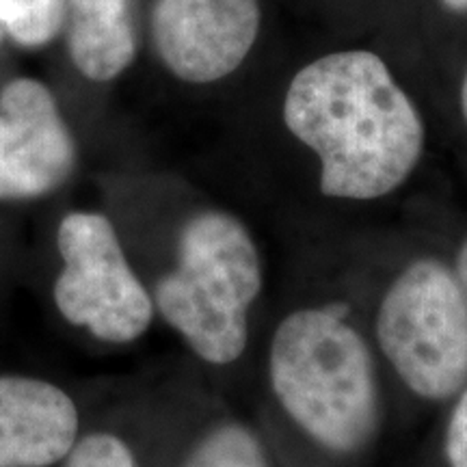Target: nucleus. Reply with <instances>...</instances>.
I'll use <instances>...</instances> for the list:
<instances>
[{
  "instance_id": "f03ea898",
  "label": "nucleus",
  "mask_w": 467,
  "mask_h": 467,
  "mask_svg": "<svg viewBox=\"0 0 467 467\" xmlns=\"http://www.w3.org/2000/svg\"><path fill=\"white\" fill-rule=\"evenodd\" d=\"M271 383L290 418L325 446L355 451L375 431L372 358L358 331L334 312L301 309L277 327Z\"/></svg>"
},
{
  "instance_id": "f257e3e1",
  "label": "nucleus",
  "mask_w": 467,
  "mask_h": 467,
  "mask_svg": "<svg viewBox=\"0 0 467 467\" xmlns=\"http://www.w3.org/2000/svg\"><path fill=\"white\" fill-rule=\"evenodd\" d=\"M284 119L320 156V191L329 197L389 195L422 156V117L375 52H334L303 67L285 93Z\"/></svg>"
},
{
  "instance_id": "39448f33",
  "label": "nucleus",
  "mask_w": 467,
  "mask_h": 467,
  "mask_svg": "<svg viewBox=\"0 0 467 467\" xmlns=\"http://www.w3.org/2000/svg\"><path fill=\"white\" fill-rule=\"evenodd\" d=\"M63 273L55 284L58 312L107 342H130L145 334L154 303L128 265L110 221L96 213H72L58 225Z\"/></svg>"
},
{
  "instance_id": "dca6fc26",
  "label": "nucleus",
  "mask_w": 467,
  "mask_h": 467,
  "mask_svg": "<svg viewBox=\"0 0 467 467\" xmlns=\"http://www.w3.org/2000/svg\"><path fill=\"white\" fill-rule=\"evenodd\" d=\"M461 109H463L465 121H467V74H465V80H463V89H461Z\"/></svg>"
},
{
  "instance_id": "1a4fd4ad",
  "label": "nucleus",
  "mask_w": 467,
  "mask_h": 467,
  "mask_svg": "<svg viewBox=\"0 0 467 467\" xmlns=\"http://www.w3.org/2000/svg\"><path fill=\"white\" fill-rule=\"evenodd\" d=\"M69 9V57L87 78L107 83L137 55L132 0H66Z\"/></svg>"
},
{
  "instance_id": "6e6552de",
  "label": "nucleus",
  "mask_w": 467,
  "mask_h": 467,
  "mask_svg": "<svg viewBox=\"0 0 467 467\" xmlns=\"http://www.w3.org/2000/svg\"><path fill=\"white\" fill-rule=\"evenodd\" d=\"M78 413L57 385L0 377V467H46L72 451Z\"/></svg>"
},
{
  "instance_id": "2eb2a0df",
  "label": "nucleus",
  "mask_w": 467,
  "mask_h": 467,
  "mask_svg": "<svg viewBox=\"0 0 467 467\" xmlns=\"http://www.w3.org/2000/svg\"><path fill=\"white\" fill-rule=\"evenodd\" d=\"M441 3L452 11H467V0H441Z\"/></svg>"
},
{
  "instance_id": "ddd939ff",
  "label": "nucleus",
  "mask_w": 467,
  "mask_h": 467,
  "mask_svg": "<svg viewBox=\"0 0 467 467\" xmlns=\"http://www.w3.org/2000/svg\"><path fill=\"white\" fill-rule=\"evenodd\" d=\"M448 459L452 467H467V389L454 409L448 429Z\"/></svg>"
},
{
  "instance_id": "9b49d317",
  "label": "nucleus",
  "mask_w": 467,
  "mask_h": 467,
  "mask_svg": "<svg viewBox=\"0 0 467 467\" xmlns=\"http://www.w3.org/2000/svg\"><path fill=\"white\" fill-rule=\"evenodd\" d=\"M184 467H266V461L247 429L223 426L202 441Z\"/></svg>"
},
{
  "instance_id": "20e7f679",
  "label": "nucleus",
  "mask_w": 467,
  "mask_h": 467,
  "mask_svg": "<svg viewBox=\"0 0 467 467\" xmlns=\"http://www.w3.org/2000/svg\"><path fill=\"white\" fill-rule=\"evenodd\" d=\"M377 337L402 381L429 400L467 379V292L437 260H420L383 296Z\"/></svg>"
},
{
  "instance_id": "f8f14e48",
  "label": "nucleus",
  "mask_w": 467,
  "mask_h": 467,
  "mask_svg": "<svg viewBox=\"0 0 467 467\" xmlns=\"http://www.w3.org/2000/svg\"><path fill=\"white\" fill-rule=\"evenodd\" d=\"M66 467H134L124 441L113 435H89L67 452Z\"/></svg>"
},
{
  "instance_id": "423d86ee",
  "label": "nucleus",
  "mask_w": 467,
  "mask_h": 467,
  "mask_svg": "<svg viewBox=\"0 0 467 467\" xmlns=\"http://www.w3.org/2000/svg\"><path fill=\"white\" fill-rule=\"evenodd\" d=\"M260 22V0H156L151 35L169 72L203 85L241 66Z\"/></svg>"
},
{
  "instance_id": "9d476101",
  "label": "nucleus",
  "mask_w": 467,
  "mask_h": 467,
  "mask_svg": "<svg viewBox=\"0 0 467 467\" xmlns=\"http://www.w3.org/2000/svg\"><path fill=\"white\" fill-rule=\"evenodd\" d=\"M66 16V0H0V26L28 48L57 37Z\"/></svg>"
},
{
  "instance_id": "4468645a",
  "label": "nucleus",
  "mask_w": 467,
  "mask_h": 467,
  "mask_svg": "<svg viewBox=\"0 0 467 467\" xmlns=\"http://www.w3.org/2000/svg\"><path fill=\"white\" fill-rule=\"evenodd\" d=\"M457 277L461 285H463L465 292H467V243L463 244V249H461L459 254V260H457Z\"/></svg>"
},
{
  "instance_id": "f3484780",
  "label": "nucleus",
  "mask_w": 467,
  "mask_h": 467,
  "mask_svg": "<svg viewBox=\"0 0 467 467\" xmlns=\"http://www.w3.org/2000/svg\"><path fill=\"white\" fill-rule=\"evenodd\" d=\"M0 39H3V31H0Z\"/></svg>"
},
{
  "instance_id": "0eeeda50",
  "label": "nucleus",
  "mask_w": 467,
  "mask_h": 467,
  "mask_svg": "<svg viewBox=\"0 0 467 467\" xmlns=\"http://www.w3.org/2000/svg\"><path fill=\"white\" fill-rule=\"evenodd\" d=\"M74 167V141L42 83L17 78L0 96V200L55 191Z\"/></svg>"
},
{
  "instance_id": "7ed1b4c3",
  "label": "nucleus",
  "mask_w": 467,
  "mask_h": 467,
  "mask_svg": "<svg viewBox=\"0 0 467 467\" xmlns=\"http://www.w3.org/2000/svg\"><path fill=\"white\" fill-rule=\"evenodd\" d=\"M262 288L258 249L243 223L203 213L180 236V265L156 285L162 318L210 364H232L247 344V312Z\"/></svg>"
}]
</instances>
